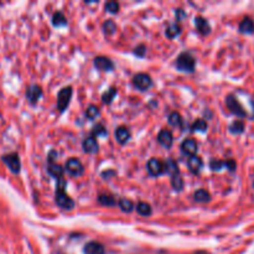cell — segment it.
Wrapping results in <instances>:
<instances>
[{"instance_id": "obj_40", "label": "cell", "mask_w": 254, "mask_h": 254, "mask_svg": "<svg viewBox=\"0 0 254 254\" xmlns=\"http://www.w3.org/2000/svg\"><path fill=\"white\" fill-rule=\"evenodd\" d=\"M111 175H116V171H108V173L102 174V176H103V178H107V179H108Z\"/></svg>"}, {"instance_id": "obj_36", "label": "cell", "mask_w": 254, "mask_h": 254, "mask_svg": "<svg viewBox=\"0 0 254 254\" xmlns=\"http://www.w3.org/2000/svg\"><path fill=\"white\" fill-rule=\"evenodd\" d=\"M210 168L212 169L213 171H221L225 168V161L218 160V159H212V160L210 161Z\"/></svg>"}, {"instance_id": "obj_12", "label": "cell", "mask_w": 254, "mask_h": 254, "mask_svg": "<svg viewBox=\"0 0 254 254\" xmlns=\"http://www.w3.org/2000/svg\"><path fill=\"white\" fill-rule=\"evenodd\" d=\"M158 141L164 146V148L169 149L174 143L173 133H171L170 130H168V129H163V130L159 131Z\"/></svg>"}, {"instance_id": "obj_29", "label": "cell", "mask_w": 254, "mask_h": 254, "mask_svg": "<svg viewBox=\"0 0 254 254\" xmlns=\"http://www.w3.org/2000/svg\"><path fill=\"white\" fill-rule=\"evenodd\" d=\"M245 129H246V126H245V122L243 121H235L230 126V131L232 134H236V135H238V134H242L243 131H245Z\"/></svg>"}, {"instance_id": "obj_39", "label": "cell", "mask_w": 254, "mask_h": 254, "mask_svg": "<svg viewBox=\"0 0 254 254\" xmlns=\"http://www.w3.org/2000/svg\"><path fill=\"white\" fill-rule=\"evenodd\" d=\"M175 15H176V21H181L184 17L188 16V15H186V12L183 11L181 9H176L175 10Z\"/></svg>"}, {"instance_id": "obj_8", "label": "cell", "mask_w": 254, "mask_h": 254, "mask_svg": "<svg viewBox=\"0 0 254 254\" xmlns=\"http://www.w3.org/2000/svg\"><path fill=\"white\" fill-rule=\"evenodd\" d=\"M146 169H148V173L151 176H160L163 174H165V168H164V163L160 161L156 158H151L150 160L146 164Z\"/></svg>"}, {"instance_id": "obj_30", "label": "cell", "mask_w": 254, "mask_h": 254, "mask_svg": "<svg viewBox=\"0 0 254 254\" xmlns=\"http://www.w3.org/2000/svg\"><path fill=\"white\" fill-rule=\"evenodd\" d=\"M117 93H118V89H117L116 87H111L108 91L104 92V93L102 94V101H103V103L106 104L112 103V101H113Z\"/></svg>"}, {"instance_id": "obj_15", "label": "cell", "mask_w": 254, "mask_h": 254, "mask_svg": "<svg viewBox=\"0 0 254 254\" xmlns=\"http://www.w3.org/2000/svg\"><path fill=\"white\" fill-rule=\"evenodd\" d=\"M238 31L243 35H253L254 34V20L252 17L246 16L245 19L241 21L240 26H238Z\"/></svg>"}, {"instance_id": "obj_24", "label": "cell", "mask_w": 254, "mask_h": 254, "mask_svg": "<svg viewBox=\"0 0 254 254\" xmlns=\"http://www.w3.org/2000/svg\"><path fill=\"white\" fill-rule=\"evenodd\" d=\"M135 210L139 215L144 216V217H148V216H150L151 212H153V210H151V206L149 205L148 202H143V201H140V202L136 205Z\"/></svg>"}, {"instance_id": "obj_17", "label": "cell", "mask_w": 254, "mask_h": 254, "mask_svg": "<svg viewBox=\"0 0 254 254\" xmlns=\"http://www.w3.org/2000/svg\"><path fill=\"white\" fill-rule=\"evenodd\" d=\"M202 166H203L202 159L198 158L197 155H193V156H190V158H189L188 168L192 174L200 173L201 169H202Z\"/></svg>"}, {"instance_id": "obj_42", "label": "cell", "mask_w": 254, "mask_h": 254, "mask_svg": "<svg viewBox=\"0 0 254 254\" xmlns=\"http://www.w3.org/2000/svg\"><path fill=\"white\" fill-rule=\"evenodd\" d=\"M253 189H254V181H253Z\"/></svg>"}, {"instance_id": "obj_16", "label": "cell", "mask_w": 254, "mask_h": 254, "mask_svg": "<svg viewBox=\"0 0 254 254\" xmlns=\"http://www.w3.org/2000/svg\"><path fill=\"white\" fill-rule=\"evenodd\" d=\"M114 136H116V140L119 144H127L129 141V139H130L131 134L130 130L127 127H119L114 131Z\"/></svg>"}, {"instance_id": "obj_11", "label": "cell", "mask_w": 254, "mask_h": 254, "mask_svg": "<svg viewBox=\"0 0 254 254\" xmlns=\"http://www.w3.org/2000/svg\"><path fill=\"white\" fill-rule=\"evenodd\" d=\"M195 25H196V30L200 35H208L211 32V25L208 22L207 19L202 16H196L195 17Z\"/></svg>"}, {"instance_id": "obj_33", "label": "cell", "mask_w": 254, "mask_h": 254, "mask_svg": "<svg viewBox=\"0 0 254 254\" xmlns=\"http://www.w3.org/2000/svg\"><path fill=\"white\" fill-rule=\"evenodd\" d=\"M99 113H101L99 108L97 106H93V104H91V106L86 109V117L88 119H91V121L92 119L97 118V117L99 116Z\"/></svg>"}, {"instance_id": "obj_2", "label": "cell", "mask_w": 254, "mask_h": 254, "mask_svg": "<svg viewBox=\"0 0 254 254\" xmlns=\"http://www.w3.org/2000/svg\"><path fill=\"white\" fill-rule=\"evenodd\" d=\"M175 66L179 71L183 72H193L196 67V60L190 52H183L176 59Z\"/></svg>"}, {"instance_id": "obj_20", "label": "cell", "mask_w": 254, "mask_h": 254, "mask_svg": "<svg viewBox=\"0 0 254 254\" xmlns=\"http://www.w3.org/2000/svg\"><path fill=\"white\" fill-rule=\"evenodd\" d=\"M193 200L198 203H205L211 200V195L207 190H205V189H200V190H197L193 193Z\"/></svg>"}, {"instance_id": "obj_7", "label": "cell", "mask_w": 254, "mask_h": 254, "mask_svg": "<svg viewBox=\"0 0 254 254\" xmlns=\"http://www.w3.org/2000/svg\"><path fill=\"white\" fill-rule=\"evenodd\" d=\"M133 84L139 91H148L153 86V79L146 73H136L133 77Z\"/></svg>"}, {"instance_id": "obj_3", "label": "cell", "mask_w": 254, "mask_h": 254, "mask_svg": "<svg viewBox=\"0 0 254 254\" xmlns=\"http://www.w3.org/2000/svg\"><path fill=\"white\" fill-rule=\"evenodd\" d=\"M226 106L230 109V112L232 114H235L238 118H246L248 116L247 111L245 109V107L241 104V102L238 101L237 97L235 94H228L226 97Z\"/></svg>"}, {"instance_id": "obj_25", "label": "cell", "mask_w": 254, "mask_h": 254, "mask_svg": "<svg viewBox=\"0 0 254 254\" xmlns=\"http://www.w3.org/2000/svg\"><path fill=\"white\" fill-rule=\"evenodd\" d=\"M97 200L103 206H114L117 203L116 197L113 195H109V193H101Z\"/></svg>"}, {"instance_id": "obj_27", "label": "cell", "mask_w": 254, "mask_h": 254, "mask_svg": "<svg viewBox=\"0 0 254 254\" xmlns=\"http://www.w3.org/2000/svg\"><path fill=\"white\" fill-rule=\"evenodd\" d=\"M207 122L203 121V119H197V121L193 122L192 126H191V130L200 131V133H206V131H207Z\"/></svg>"}, {"instance_id": "obj_31", "label": "cell", "mask_w": 254, "mask_h": 254, "mask_svg": "<svg viewBox=\"0 0 254 254\" xmlns=\"http://www.w3.org/2000/svg\"><path fill=\"white\" fill-rule=\"evenodd\" d=\"M169 124L173 127H180L183 123V117L179 112H173V113L169 116Z\"/></svg>"}, {"instance_id": "obj_14", "label": "cell", "mask_w": 254, "mask_h": 254, "mask_svg": "<svg viewBox=\"0 0 254 254\" xmlns=\"http://www.w3.org/2000/svg\"><path fill=\"white\" fill-rule=\"evenodd\" d=\"M84 254H106V248L99 242H88L83 248Z\"/></svg>"}, {"instance_id": "obj_38", "label": "cell", "mask_w": 254, "mask_h": 254, "mask_svg": "<svg viewBox=\"0 0 254 254\" xmlns=\"http://www.w3.org/2000/svg\"><path fill=\"white\" fill-rule=\"evenodd\" d=\"M225 168L233 173V171H236V169H237V163H236L233 159H228V160L225 161Z\"/></svg>"}, {"instance_id": "obj_1", "label": "cell", "mask_w": 254, "mask_h": 254, "mask_svg": "<svg viewBox=\"0 0 254 254\" xmlns=\"http://www.w3.org/2000/svg\"><path fill=\"white\" fill-rule=\"evenodd\" d=\"M66 181L64 179H59L56 184V193H55V201L57 205L64 210H72L74 207V201L66 193Z\"/></svg>"}, {"instance_id": "obj_22", "label": "cell", "mask_w": 254, "mask_h": 254, "mask_svg": "<svg viewBox=\"0 0 254 254\" xmlns=\"http://www.w3.org/2000/svg\"><path fill=\"white\" fill-rule=\"evenodd\" d=\"M52 25L56 27L66 26L67 25V19L64 16V14L62 11H56L52 15Z\"/></svg>"}, {"instance_id": "obj_23", "label": "cell", "mask_w": 254, "mask_h": 254, "mask_svg": "<svg viewBox=\"0 0 254 254\" xmlns=\"http://www.w3.org/2000/svg\"><path fill=\"white\" fill-rule=\"evenodd\" d=\"M165 34L169 39H175L176 36H179L181 34V26L179 25V22L169 25L165 30Z\"/></svg>"}, {"instance_id": "obj_41", "label": "cell", "mask_w": 254, "mask_h": 254, "mask_svg": "<svg viewBox=\"0 0 254 254\" xmlns=\"http://www.w3.org/2000/svg\"><path fill=\"white\" fill-rule=\"evenodd\" d=\"M193 254H208L207 252H203V251H201V252H196V253H193Z\"/></svg>"}, {"instance_id": "obj_34", "label": "cell", "mask_w": 254, "mask_h": 254, "mask_svg": "<svg viewBox=\"0 0 254 254\" xmlns=\"http://www.w3.org/2000/svg\"><path fill=\"white\" fill-rule=\"evenodd\" d=\"M92 134H93V138L94 136H99V135H103V136H106V135H108V131H107V129H106V127L103 126V124H97V126H94L93 127V130H92Z\"/></svg>"}, {"instance_id": "obj_18", "label": "cell", "mask_w": 254, "mask_h": 254, "mask_svg": "<svg viewBox=\"0 0 254 254\" xmlns=\"http://www.w3.org/2000/svg\"><path fill=\"white\" fill-rule=\"evenodd\" d=\"M82 146H83V150L87 154H96L99 149L98 143H97V140L93 136H88V138L84 139L83 143H82Z\"/></svg>"}, {"instance_id": "obj_28", "label": "cell", "mask_w": 254, "mask_h": 254, "mask_svg": "<svg viewBox=\"0 0 254 254\" xmlns=\"http://www.w3.org/2000/svg\"><path fill=\"white\" fill-rule=\"evenodd\" d=\"M171 185H173V189L175 191H178V192H180V191H183L184 189V180L183 178H181L180 174H176V175L171 176Z\"/></svg>"}, {"instance_id": "obj_5", "label": "cell", "mask_w": 254, "mask_h": 254, "mask_svg": "<svg viewBox=\"0 0 254 254\" xmlns=\"http://www.w3.org/2000/svg\"><path fill=\"white\" fill-rule=\"evenodd\" d=\"M72 98V87L67 86L64 87L61 91L57 94V109H59L61 113H64L67 109V107L69 106V102Z\"/></svg>"}, {"instance_id": "obj_13", "label": "cell", "mask_w": 254, "mask_h": 254, "mask_svg": "<svg viewBox=\"0 0 254 254\" xmlns=\"http://www.w3.org/2000/svg\"><path fill=\"white\" fill-rule=\"evenodd\" d=\"M197 143H196L195 139H186L181 144V151L186 155L193 156L197 153Z\"/></svg>"}, {"instance_id": "obj_35", "label": "cell", "mask_w": 254, "mask_h": 254, "mask_svg": "<svg viewBox=\"0 0 254 254\" xmlns=\"http://www.w3.org/2000/svg\"><path fill=\"white\" fill-rule=\"evenodd\" d=\"M106 11L111 12V14H118L119 12V4L117 1H108L104 5Z\"/></svg>"}, {"instance_id": "obj_10", "label": "cell", "mask_w": 254, "mask_h": 254, "mask_svg": "<svg viewBox=\"0 0 254 254\" xmlns=\"http://www.w3.org/2000/svg\"><path fill=\"white\" fill-rule=\"evenodd\" d=\"M42 97V89L41 87L37 84H32V86L27 87L26 89V98L30 104H36L39 99Z\"/></svg>"}, {"instance_id": "obj_6", "label": "cell", "mask_w": 254, "mask_h": 254, "mask_svg": "<svg viewBox=\"0 0 254 254\" xmlns=\"http://www.w3.org/2000/svg\"><path fill=\"white\" fill-rule=\"evenodd\" d=\"M64 170L72 176H81L83 174L84 168L81 160L77 158H69L64 164Z\"/></svg>"}, {"instance_id": "obj_4", "label": "cell", "mask_w": 254, "mask_h": 254, "mask_svg": "<svg viewBox=\"0 0 254 254\" xmlns=\"http://www.w3.org/2000/svg\"><path fill=\"white\" fill-rule=\"evenodd\" d=\"M1 161L9 168V170L12 174H19L20 170H21V161H20L19 154L17 153L4 154L1 156Z\"/></svg>"}, {"instance_id": "obj_19", "label": "cell", "mask_w": 254, "mask_h": 254, "mask_svg": "<svg viewBox=\"0 0 254 254\" xmlns=\"http://www.w3.org/2000/svg\"><path fill=\"white\" fill-rule=\"evenodd\" d=\"M47 173L59 180V179H62V176H64V169L62 168L61 165L55 163V161H49V165H47Z\"/></svg>"}, {"instance_id": "obj_9", "label": "cell", "mask_w": 254, "mask_h": 254, "mask_svg": "<svg viewBox=\"0 0 254 254\" xmlns=\"http://www.w3.org/2000/svg\"><path fill=\"white\" fill-rule=\"evenodd\" d=\"M93 64L99 71H112V69H114L113 61L106 56H97L93 60Z\"/></svg>"}, {"instance_id": "obj_26", "label": "cell", "mask_w": 254, "mask_h": 254, "mask_svg": "<svg viewBox=\"0 0 254 254\" xmlns=\"http://www.w3.org/2000/svg\"><path fill=\"white\" fill-rule=\"evenodd\" d=\"M118 205H119V208H121L123 212H131V211L135 208V206H134L133 201L129 200V198H121V200L118 201Z\"/></svg>"}, {"instance_id": "obj_21", "label": "cell", "mask_w": 254, "mask_h": 254, "mask_svg": "<svg viewBox=\"0 0 254 254\" xmlns=\"http://www.w3.org/2000/svg\"><path fill=\"white\" fill-rule=\"evenodd\" d=\"M164 168H165V173L170 174L171 176L176 175V174H180L178 163H176L175 160H173V159H168V160L164 163Z\"/></svg>"}, {"instance_id": "obj_37", "label": "cell", "mask_w": 254, "mask_h": 254, "mask_svg": "<svg viewBox=\"0 0 254 254\" xmlns=\"http://www.w3.org/2000/svg\"><path fill=\"white\" fill-rule=\"evenodd\" d=\"M146 54V47L144 45H139L134 49V55H136L138 57H144Z\"/></svg>"}, {"instance_id": "obj_32", "label": "cell", "mask_w": 254, "mask_h": 254, "mask_svg": "<svg viewBox=\"0 0 254 254\" xmlns=\"http://www.w3.org/2000/svg\"><path fill=\"white\" fill-rule=\"evenodd\" d=\"M102 27H103L104 34L107 35H113L117 30V25L113 20H107V21H104Z\"/></svg>"}]
</instances>
